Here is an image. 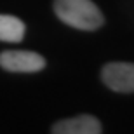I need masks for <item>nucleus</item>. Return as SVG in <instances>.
Masks as SVG:
<instances>
[{
    "instance_id": "4",
    "label": "nucleus",
    "mask_w": 134,
    "mask_h": 134,
    "mask_svg": "<svg viewBox=\"0 0 134 134\" xmlns=\"http://www.w3.org/2000/svg\"><path fill=\"white\" fill-rule=\"evenodd\" d=\"M51 131L54 134H99L103 132V125L96 117L84 113L56 122Z\"/></svg>"
},
{
    "instance_id": "3",
    "label": "nucleus",
    "mask_w": 134,
    "mask_h": 134,
    "mask_svg": "<svg viewBox=\"0 0 134 134\" xmlns=\"http://www.w3.org/2000/svg\"><path fill=\"white\" fill-rule=\"evenodd\" d=\"M101 80L115 92H134V63H108L101 70Z\"/></svg>"
},
{
    "instance_id": "1",
    "label": "nucleus",
    "mask_w": 134,
    "mask_h": 134,
    "mask_svg": "<svg viewBox=\"0 0 134 134\" xmlns=\"http://www.w3.org/2000/svg\"><path fill=\"white\" fill-rule=\"evenodd\" d=\"M54 12L68 26L84 31H94L104 23L103 12L92 0H56Z\"/></svg>"
},
{
    "instance_id": "5",
    "label": "nucleus",
    "mask_w": 134,
    "mask_h": 134,
    "mask_svg": "<svg viewBox=\"0 0 134 134\" xmlns=\"http://www.w3.org/2000/svg\"><path fill=\"white\" fill-rule=\"evenodd\" d=\"M25 23L9 14H0V40L2 42H21L25 37Z\"/></svg>"
},
{
    "instance_id": "2",
    "label": "nucleus",
    "mask_w": 134,
    "mask_h": 134,
    "mask_svg": "<svg viewBox=\"0 0 134 134\" xmlns=\"http://www.w3.org/2000/svg\"><path fill=\"white\" fill-rule=\"evenodd\" d=\"M0 66L16 73H35L45 68V59L31 51H4L0 54Z\"/></svg>"
}]
</instances>
